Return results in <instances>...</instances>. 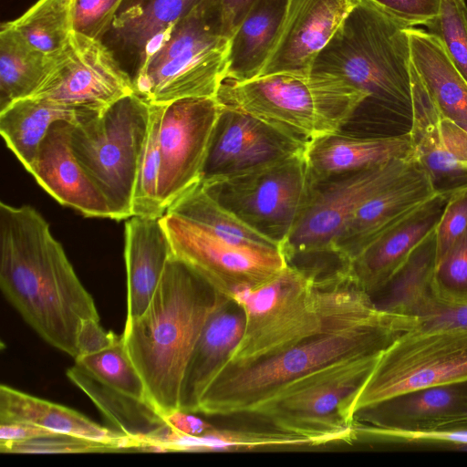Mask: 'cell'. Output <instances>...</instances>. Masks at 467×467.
Returning a JSON list of instances; mask_svg holds the SVG:
<instances>
[{"label":"cell","instance_id":"cell-18","mask_svg":"<svg viewBox=\"0 0 467 467\" xmlns=\"http://www.w3.org/2000/svg\"><path fill=\"white\" fill-rule=\"evenodd\" d=\"M72 125L66 119L53 123L27 171L60 204L86 217L112 219L105 197L72 150Z\"/></svg>","mask_w":467,"mask_h":467},{"label":"cell","instance_id":"cell-30","mask_svg":"<svg viewBox=\"0 0 467 467\" xmlns=\"http://www.w3.org/2000/svg\"><path fill=\"white\" fill-rule=\"evenodd\" d=\"M435 230L410 254L388 283L371 296L376 307L383 312L417 317L425 305L436 296Z\"/></svg>","mask_w":467,"mask_h":467},{"label":"cell","instance_id":"cell-38","mask_svg":"<svg viewBox=\"0 0 467 467\" xmlns=\"http://www.w3.org/2000/svg\"><path fill=\"white\" fill-rule=\"evenodd\" d=\"M426 26L441 40L467 82V5L464 0H441L437 16Z\"/></svg>","mask_w":467,"mask_h":467},{"label":"cell","instance_id":"cell-28","mask_svg":"<svg viewBox=\"0 0 467 467\" xmlns=\"http://www.w3.org/2000/svg\"><path fill=\"white\" fill-rule=\"evenodd\" d=\"M410 62L441 118L467 124V82L435 35L406 29Z\"/></svg>","mask_w":467,"mask_h":467},{"label":"cell","instance_id":"cell-47","mask_svg":"<svg viewBox=\"0 0 467 467\" xmlns=\"http://www.w3.org/2000/svg\"><path fill=\"white\" fill-rule=\"evenodd\" d=\"M164 418L175 431L188 435H200L213 427L202 419L192 415V412L182 410H173Z\"/></svg>","mask_w":467,"mask_h":467},{"label":"cell","instance_id":"cell-26","mask_svg":"<svg viewBox=\"0 0 467 467\" xmlns=\"http://www.w3.org/2000/svg\"><path fill=\"white\" fill-rule=\"evenodd\" d=\"M66 375L116 431L134 441L136 450L160 451L159 444L172 427L150 402L102 384L77 364L67 368Z\"/></svg>","mask_w":467,"mask_h":467},{"label":"cell","instance_id":"cell-10","mask_svg":"<svg viewBox=\"0 0 467 467\" xmlns=\"http://www.w3.org/2000/svg\"><path fill=\"white\" fill-rule=\"evenodd\" d=\"M467 379V330L406 332L379 356L348 417L404 391Z\"/></svg>","mask_w":467,"mask_h":467},{"label":"cell","instance_id":"cell-23","mask_svg":"<svg viewBox=\"0 0 467 467\" xmlns=\"http://www.w3.org/2000/svg\"><path fill=\"white\" fill-rule=\"evenodd\" d=\"M244 326V313L232 299L225 300L210 316L185 369L179 410L195 413L208 386L242 339Z\"/></svg>","mask_w":467,"mask_h":467},{"label":"cell","instance_id":"cell-45","mask_svg":"<svg viewBox=\"0 0 467 467\" xmlns=\"http://www.w3.org/2000/svg\"><path fill=\"white\" fill-rule=\"evenodd\" d=\"M256 0H204L218 33L230 40Z\"/></svg>","mask_w":467,"mask_h":467},{"label":"cell","instance_id":"cell-31","mask_svg":"<svg viewBox=\"0 0 467 467\" xmlns=\"http://www.w3.org/2000/svg\"><path fill=\"white\" fill-rule=\"evenodd\" d=\"M78 117L76 112L51 101L28 97L0 110V132L6 146L28 171L53 123L60 119L75 123Z\"/></svg>","mask_w":467,"mask_h":467},{"label":"cell","instance_id":"cell-4","mask_svg":"<svg viewBox=\"0 0 467 467\" xmlns=\"http://www.w3.org/2000/svg\"><path fill=\"white\" fill-rule=\"evenodd\" d=\"M217 100L307 145L341 131L368 95L340 77L277 73L235 81L224 79Z\"/></svg>","mask_w":467,"mask_h":467},{"label":"cell","instance_id":"cell-25","mask_svg":"<svg viewBox=\"0 0 467 467\" xmlns=\"http://www.w3.org/2000/svg\"><path fill=\"white\" fill-rule=\"evenodd\" d=\"M411 125L409 130L414 156L437 193L451 197L467 189V167L448 152L441 132L440 114L410 61Z\"/></svg>","mask_w":467,"mask_h":467},{"label":"cell","instance_id":"cell-6","mask_svg":"<svg viewBox=\"0 0 467 467\" xmlns=\"http://www.w3.org/2000/svg\"><path fill=\"white\" fill-rule=\"evenodd\" d=\"M380 355L348 357L306 373L279 387L248 414L310 446L352 443L356 436L348 409Z\"/></svg>","mask_w":467,"mask_h":467},{"label":"cell","instance_id":"cell-24","mask_svg":"<svg viewBox=\"0 0 467 467\" xmlns=\"http://www.w3.org/2000/svg\"><path fill=\"white\" fill-rule=\"evenodd\" d=\"M306 157L317 184L392 160L415 159L409 131L377 137H358L339 131L308 143Z\"/></svg>","mask_w":467,"mask_h":467},{"label":"cell","instance_id":"cell-15","mask_svg":"<svg viewBox=\"0 0 467 467\" xmlns=\"http://www.w3.org/2000/svg\"><path fill=\"white\" fill-rule=\"evenodd\" d=\"M306 147L253 116L223 106L202 183L261 167Z\"/></svg>","mask_w":467,"mask_h":467},{"label":"cell","instance_id":"cell-19","mask_svg":"<svg viewBox=\"0 0 467 467\" xmlns=\"http://www.w3.org/2000/svg\"><path fill=\"white\" fill-rule=\"evenodd\" d=\"M203 0H122L102 42L132 82L168 30Z\"/></svg>","mask_w":467,"mask_h":467},{"label":"cell","instance_id":"cell-11","mask_svg":"<svg viewBox=\"0 0 467 467\" xmlns=\"http://www.w3.org/2000/svg\"><path fill=\"white\" fill-rule=\"evenodd\" d=\"M417 163L414 158L392 160L318 183L309 203L281 243L288 263L297 256L335 255L337 240L355 212Z\"/></svg>","mask_w":467,"mask_h":467},{"label":"cell","instance_id":"cell-3","mask_svg":"<svg viewBox=\"0 0 467 467\" xmlns=\"http://www.w3.org/2000/svg\"><path fill=\"white\" fill-rule=\"evenodd\" d=\"M415 317L385 313L371 321L323 330L272 357L225 366L203 393L195 413L248 414L285 383L336 360L380 354L410 331Z\"/></svg>","mask_w":467,"mask_h":467},{"label":"cell","instance_id":"cell-41","mask_svg":"<svg viewBox=\"0 0 467 467\" xmlns=\"http://www.w3.org/2000/svg\"><path fill=\"white\" fill-rule=\"evenodd\" d=\"M451 329L467 330V300L450 302L434 296L420 312L409 332Z\"/></svg>","mask_w":467,"mask_h":467},{"label":"cell","instance_id":"cell-16","mask_svg":"<svg viewBox=\"0 0 467 467\" xmlns=\"http://www.w3.org/2000/svg\"><path fill=\"white\" fill-rule=\"evenodd\" d=\"M358 1L289 0L279 36L259 76H309L316 57Z\"/></svg>","mask_w":467,"mask_h":467},{"label":"cell","instance_id":"cell-44","mask_svg":"<svg viewBox=\"0 0 467 467\" xmlns=\"http://www.w3.org/2000/svg\"><path fill=\"white\" fill-rule=\"evenodd\" d=\"M406 27L426 26L440 11L441 0H371Z\"/></svg>","mask_w":467,"mask_h":467},{"label":"cell","instance_id":"cell-1","mask_svg":"<svg viewBox=\"0 0 467 467\" xmlns=\"http://www.w3.org/2000/svg\"><path fill=\"white\" fill-rule=\"evenodd\" d=\"M0 287L43 340L74 359L81 322L99 320L49 223L29 205L0 203Z\"/></svg>","mask_w":467,"mask_h":467},{"label":"cell","instance_id":"cell-40","mask_svg":"<svg viewBox=\"0 0 467 467\" xmlns=\"http://www.w3.org/2000/svg\"><path fill=\"white\" fill-rule=\"evenodd\" d=\"M111 451L115 450L109 444L59 432L22 441H0L2 453H85Z\"/></svg>","mask_w":467,"mask_h":467},{"label":"cell","instance_id":"cell-14","mask_svg":"<svg viewBox=\"0 0 467 467\" xmlns=\"http://www.w3.org/2000/svg\"><path fill=\"white\" fill-rule=\"evenodd\" d=\"M223 106L216 98H190L163 105L159 124V200L165 214L202 183Z\"/></svg>","mask_w":467,"mask_h":467},{"label":"cell","instance_id":"cell-5","mask_svg":"<svg viewBox=\"0 0 467 467\" xmlns=\"http://www.w3.org/2000/svg\"><path fill=\"white\" fill-rule=\"evenodd\" d=\"M406 27L371 0H359L316 57L311 72L337 76L387 109L410 111Z\"/></svg>","mask_w":467,"mask_h":467},{"label":"cell","instance_id":"cell-17","mask_svg":"<svg viewBox=\"0 0 467 467\" xmlns=\"http://www.w3.org/2000/svg\"><path fill=\"white\" fill-rule=\"evenodd\" d=\"M450 198L436 193L384 230L358 254L341 265L372 296L435 230Z\"/></svg>","mask_w":467,"mask_h":467},{"label":"cell","instance_id":"cell-42","mask_svg":"<svg viewBox=\"0 0 467 467\" xmlns=\"http://www.w3.org/2000/svg\"><path fill=\"white\" fill-rule=\"evenodd\" d=\"M122 0H76L73 30L102 40Z\"/></svg>","mask_w":467,"mask_h":467},{"label":"cell","instance_id":"cell-20","mask_svg":"<svg viewBox=\"0 0 467 467\" xmlns=\"http://www.w3.org/2000/svg\"><path fill=\"white\" fill-rule=\"evenodd\" d=\"M467 418V379L415 389L367 407L354 421L402 431H421Z\"/></svg>","mask_w":467,"mask_h":467},{"label":"cell","instance_id":"cell-35","mask_svg":"<svg viewBox=\"0 0 467 467\" xmlns=\"http://www.w3.org/2000/svg\"><path fill=\"white\" fill-rule=\"evenodd\" d=\"M75 364L102 384L149 402L142 378L121 336L111 347L100 352L75 358Z\"/></svg>","mask_w":467,"mask_h":467},{"label":"cell","instance_id":"cell-46","mask_svg":"<svg viewBox=\"0 0 467 467\" xmlns=\"http://www.w3.org/2000/svg\"><path fill=\"white\" fill-rule=\"evenodd\" d=\"M119 337L110 331H105L99 319L83 320L77 335V358L100 352L111 347Z\"/></svg>","mask_w":467,"mask_h":467},{"label":"cell","instance_id":"cell-22","mask_svg":"<svg viewBox=\"0 0 467 467\" xmlns=\"http://www.w3.org/2000/svg\"><path fill=\"white\" fill-rule=\"evenodd\" d=\"M173 255L161 217L133 215L125 223L124 256L127 271L126 323L148 307Z\"/></svg>","mask_w":467,"mask_h":467},{"label":"cell","instance_id":"cell-33","mask_svg":"<svg viewBox=\"0 0 467 467\" xmlns=\"http://www.w3.org/2000/svg\"><path fill=\"white\" fill-rule=\"evenodd\" d=\"M165 213L189 221L237 244L280 248L279 243L248 224L201 184L178 199Z\"/></svg>","mask_w":467,"mask_h":467},{"label":"cell","instance_id":"cell-27","mask_svg":"<svg viewBox=\"0 0 467 467\" xmlns=\"http://www.w3.org/2000/svg\"><path fill=\"white\" fill-rule=\"evenodd\" d=\"M20 422L109 444L115 451L135 449L118 431L91 420L78 411L6 385L0 386V423Z\"/></svg>","mask_w":467,"mask_h":467},{"label":"cell","instance_id":"cell-36","mask_svg":"<svg viewBox=\"0 0 467 467\" xmlns=\"http://www.w3.org/2000/svg\"><path fill=\"white\" fill-rule=\"evenodd\" d=\"M356 441L400 447L467 449V418L421 431H402L354 421Z\"/></svg>","mask_w":467,"mask_h":467},{"label":"cell","instance_id":"cell-13","mask_svg":"<svg viewBox=\"0 0 467 467\" xmlns=\"http://www.w3.org/2000/svg\"><path fill=\"white\" fill-rule=\"evenodd\" d=\"M162 223L173 254L230 299L267 282L289 264L279 247L237 244L168 213Z\"/></svg>","mask_w":467,"mask_h":467},{"label":"cell","instance_id":"cell-37","mask_svg":"<svg viewBox=\"0 0 467 467\" xmlns=\"http://www.w3.org/2000/svg\"><path fill=\"white\" fill-rule=\"evenodd\" d=\"M162 109L163 105L151 104L148 138L140 161L134 190L132 216L164 215L158 194L161 167L159 124Z\"/></svg>","mask_w":467,"mask_h":467},{"label":"cell","instance_id":"cell-2","mask_svg":"<svg viewBox=\"0 0 467 467\" xmlns=\"http://www.w3.org/2000/svg\"><path fill=\"white\" fill-rule=\"evenodd\" d=\"M227 299L173 254L146 310L125 323L121 337L149 402L161 415L179 410L195 343L210 316Z\"/></svg>","mask_w":467,"mask_h":467},{"label":"cell","instance_id":"cell-39","mask_svg":"<svg viewBox=\"0 0 467 467\" xmlns=\"http://www.w3.org/2000/svg\"><path fill=\"white\" fill-rule=\"evenodd\" d=\"M434 289L442 300H467V228L436 263Z\"/></svg>","mask_w":467,"mask_h":467},{"label":"cell","instance_id":"cell-8","mask_svg":"<svg viewBox=\"0 0 467 467\" xmlns=\"http://www.w3.org/2000/svg\"><path fill=\"white\" fill-rule=\"evenodd\" d=\"M229 40L222 36L204 0L178 20L150 54L133 80L150 104L216 98L225 79Z\"/></svg>","mask_w":467,"mask_h":467},{"label":"cell","instance_id":"cell-48","mask_svg":"<svg viewBox=\"0 0 467 467\" xmlns=\"http://www.w3.org/2000/svg\"><path fill=\"white\" fill-rule=\"evenodd\" d=\"M45 428L28 423H0V441H22L52 433Z\"/></svg>","mask_w":467,"mask_h":467},{"label":"cell","instance_id":"cell-29","mask_svg":"<svg viewBox=\"0 0 467 467\" xmlns=\"http://www.w3.org/2000/svg\"><path fill=\"white\" fill-rule=\"evenodd\" d=\"M288 1H255L229 40L225 79L259 76L279 36Z\"/></svg>","mask_w":467,"mask_h":467},{"label":"cell","instance_id":"cell-21","mask_svg":"<svg viewBox=\"0 0 467 467\" xmlns=\"http://www.w3.org/2000/svg\"><path fill=\"white\" fill-rule=\"evenodd\" d=\"M437 192L417 163L405 175L367 200L342 231L335 255L344 265L373 239Z\"/></svg>","mask_w":467,"mask_h":467},{"label":"cell","instance_id":"cell-34","mask_svg":"<svg viewBox=\"0 0 467 467\" xmlns=\"http://www.w3.org/2000/svg\"><path fill=\"white\" fill-rule=\"evenodd\" d=\"M76 0H38L10 26L33 47L51 55L73 30Z\"/></svg>","mask_w":467,"mask_h":467},{"label":"cell","instance_id":"cell-32","mask_svg":"<svg viewBox=\"0 0 467 467\" xmlns=\"http://www.w3.org/2000/svg\"><path fill=\"white\" fill-rule=\"evenodd\" d=\"M50 55L28 44L9 24L0 28V110L34 95L50 67Z\"/></svg>","mask_w":467,"mask_h":467},{"label":"cell","instance_id":"cell-9","mask_svg":"<svg viewBox=\"0 0 467 467\" xmlns=\"http://www.w3.org/2000/svg\"><path fill=\"white\" fill-rule=\"evenodd\" d=\"M306 148L261 167L201 185L223 205L281 245L317 186Z\"/></svg>","mask_w":467,"mask_h":467},{"label":"cell","instance_id":"cell-7","mask_svg":"<svg viewBox=\"0 0 467 467\" xmlns=\"http://www.w3.org/2000/svg\"><path fill=\"white\" fill-rule=\"evenodd\" d=\"M151 104L137 93L72 125V150L120 221L132 216L140 161L148 138Z\"/></svg>","mask_w":467,"mask_h":467},{"label":"cell","instance_id":"cell-12","mask_svg":"<svg viewBox=\"0 0 467 467\" xmlns=\"http://www.w3.org/2000/svg\"><path fill=\"white\" fill-rule=\"evenodd\" d=\"M50 60L46 78L31 97L72 110L78 119L135 92L131 78L109 47L75 30Z\"/></svg>","mask_w":467,"mask_h":467},{"label":"cell","instance_id":"cell-43","mask_svg":"<svg viewBox=\"0 0 467 467\" xmlns=\"http://www.w3.org/2000/svg\"><path fill=\"white\" fill-rule=\"evenodd\" d=\"M467 228V189L448 200L435 228L436 263Z\"/></svg>","mask_w":467,"mask_h":467}]
</instances>
